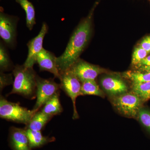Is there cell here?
<instances>
[{"label":"cell","mask_w":150,"mask_h":150,"mask_svg":"<svg viewBox=\"0 0 150 150\" xmlns=\"http://www.w3.org/2000/svg\"><path fill=\"white\" fill-rule=\"evenodd\" d=\"M97 5V3H96L88 16L81 21L73 33L64 52L57 57L56 64L60 74L68 71L79 60L87 45L91 36L93 16Z\"/></svg>","instance_id":"obj_1"},{"label":"cell","mask_w":150,"mask_h":150,"mask_svg":"<svg viewBox=\"0 0 150 150\" xmlns=\"http://www.w3.org/2000/svg\"><path fill=\"white\" fill-rule=\"evenodd\" d=\"M13 83L11 91L8 95L17 94L28 99L36 97V75L33 68L24 65H16L13 69Z\"/></svg>","instance_id":"obj_2"},{"label":"cell","mask_w":150,"mask_h":150,"mask_svg":"<svg viewBox=\"0 0 150 150\" xmlns=\"http://www.w3.org/2000/svg\"><path fill=\"white\" fill-rule=\"evenodd\" d=\"M37 111L28 110L19 103L10 102L1 96L0 117L2 119L27 125Z\"/></svg>","instance_id":"obj_3"},{"label":"cell","mask_w":150,"mask_h":150,"mask_svg":"<svg viewBox=\"0 0 150 150\" xmlns=\"http://www.w3.org/2000/svg\"><path fill=\"white\" fill-rule=\"evenodd\" d=\"M142 100L134 93H126L115 97L112 103L121 113L129 117L138 116Z\"/></svg>","instance_id":"obj_4"},{"label":"cell","mask_w":150,"mask_h":150,"mask_svg":"<svg viewBox=\"0 0 150 150\" xmlns=\"http://www.w3.org/2000/svg\"><path fill=\"white\" fill-rule=\"evenodd\" d=\"M59 80L60 88L64 91L72 101L74 108L73 119H77L79 116L76 108V99L78 96L81 95L82 83L78 78L69 70L62 73Z\"/></svg>","instance_id":"obj_5"},{"label":"cell","mask_w":150,"mask_h":150,"mask_svg":"<svg viewBox=\"0 0 150 150\" xmlns=\"http://www.w3.org/2000/svg\"><path fill=\"white\" fill-rule=\"evenodd\" d=\"M60 84L56 83L52 79H42L36 77V101L33 110L38 111L47 100L55 94L60 91Z\"/></svg>","instance_id":"obj_6"},{"label":"cell","mask_w":150,"mask_h":150,"mask_svg":"<svg viewBox=\"0 0 150 150\" xmlns=\"http://www.w3.org/2000/svg\"><path fill=\"white\" fill-rule=\"evenodd\" d=\"M68 70L75 75L81 83L95 80L97 77L103 71L97 66L79 59Z\"/></svg>","instance_id":"obj_7"},{"label":"cell","mask_w":150,"mask_h":150,"mask_svg":"<svg viewBox=\"0 0 150 150\" xmlns=\"http://www.w3.org/2000/svg\"><path fill=\"white\" fill-rule=\"evenodd\" d=\"M48 27L46 23H43L38 35L30 40L27 44L28 54L23 65L26 67L33 68L36 63L38 55L43 49V39L48 32Z\"/></svg>","instance_id":"obj_8"},{"label":"cell","mask_w":150,"mask_h":150,"mask_svg":"<svg viewBox=\"0 0 150 150\" xmlns=\"http://www.w3.org/2000/svg\"><path fill=\"white\" fill-rule=\"evenodd\" d=\"M17 21L11 17L1 13L0 14V36L6 45L12 47L16 36Z\"/></svg>","instance_id":"obj_9"},{"label":"cell","mask_w":150,"mask_h":150,"mask_svg":"<svg viewBox=\"0 0 150 150\" xmlns=\"http://www.w3.org/2000/svg\"><path fill=\"white\" fill-rule=\"evenodd\" d=\"M57 57L52 52L43 48L37 56L36 63L40 71H47L60 79L61 74L56 64Z\"/></svg>","instance_id":"obj_10"},{"label":"cell","mask_w":150,"mask_h":150,"mask_svg":"<svg viewBox=\"0 0 150 150\" xmlns=\"http://www.w3.org/2000/svg\"><path fill=\"white\" fill-rule=\"evenodd\" d=\"M8 142L12 150H32L25 129L11 127Z\"/></svg>","instance_id":"obj_11"},{"label":"cell","mask_w":150,"mask_h":150,"mask_svg":"<svg viewBox=\"0 0 150 150\" xmlns=\"http://www.w3.org/2000/svg\"><path fill=\"white\" fill-rule=\"evenodd\" d=\"M101 86L108 94L118 96L127 92L128 88L125 83L119 78L108 76L103 78Z\"/></svg>","instance_id":"obj_12"},{"label":"cell","mask_w":150,"mask_h":150,"mask_svg":"<svg viewBox=\"0 0 150 150\" xmlns=\"http://www.w3.org/2000/svg\"><path fill=\"white\" fill-rule=\"evenodd\" d=\"M31 149L41 147L47 144L56 141L54 137L43 136L40 131H35L25 128Z\"/></svg>","instance_id":"obj_13"},{"label":"cell","mask_w":150,"mask_h":150,"mask_svg":"<svg viewBox=\"0 0 150 150\" xmlns=\"http://www.w3.org/2000/svg\"><path fill=\"white\" fill-rule=\"evenodd\" d=\"M60 91L56 93L46 101L40 110L47 115L54 116L59 115L63 111L60 101Z\"/></svg>","instance_id":"obj_14"},{"label":"cell","mask_w":150,"mask_h":150,"mask_svg":"<svg viewBox=\"0 0 150 150\" xmlns=\"http://www.w3.org/2000/svg\"><path fill=\"white\" fill-rule=\"evenodd\" d=\"M54 116L43 113L40 110L37 111L33 116L25 128L35 131H40Z\"/></svg>","instance_id":"obj_15"},{"label":"cell","mask_w":150,"mask_h":150,"mask_svg":"<svg viewBox=\"0 0 150 150\" xmlns=\"http://www.w3.org/2000/svg\"><path fill=\"white\" fill-rule=\"evenodd\" d=\"M24 9L26 13V25L29 30H32L35 22V11L34 7L28 0H16Z\"/></svg>","instance_id":"obj_16"},{"label":"cell","mask_w":150,"mask_h":150,"mask_svg":"<svg viewBox=\"0 0 150 150\" xmlns=\"http://www.w3.org/2000/svg\"><path fill=\"white\" fill-rule=\"evenodd\" d=\"M81 83V95L104 96V93L99 88L95 80L86 81Z\"/></svg>","instance_id":"obj_17"},{"label":"cell","mask_w":150,"mask_h":150,"mask_svg":"<svg viewBox=\"0 0 150 150\" xmlns=\"http://www.w3.org/2000/svg\"><path fill=\"white\" fill-rule=\"evenodd\" d=\"M123 77L131 81L134 83L150 82V73L140 71H128L123 74Z\"/></svg>","instance_id":"obj_18"},{"label":"cell","mask_w":150,"mask_h":150,"mask_svg":"<svg viewBox=\"0 0 150 150\" xmlns=\"http://www.w3.org/2000/svg\"><path fill=\"white\" fill-rule=\"evenodd\" d=\"M133 83L132 92L137 95L142 101H146L150 99V82Z\"/></svg>","instance_id":"obj_19"},{"label":"cell","mask_w":150,"mask_h":150,"mask_svg":"<svg viewBox=\"0 0 150 150\" xmlns=\"http://www.w3.org/2000/svg\"><path fill=\"white\" fill-rule=\"evenodd\" d=\"M13 68V64L11 61L7 49L4 43H0V69L1 71H10Z\"/></svg>","instance_id":"obj_20"},{"label":"cell","mask_w":150,"mask_h":150,"mask_svg":"<svg viewBox=\"0 0 150 150\" xmlns=\"http://www.w3.org/2000/svg\"><path fill=\"white\" fill-rule=\"evenodd\" d=\"M149 53L139 46L135 48L132 58V64L137 66L143 59L147 56Z\"/></svg>","instance_id":"obj_21"},{"label":"cell","mask_w":150,"mask_h":150,"mask_svg":"<svg viewBox=\"0 0 150 150\" xmlns=\"http://www.w3.org/2000/svg\"><path fill=\"white\" fill-rule=\"evenodd\" d=\"M138 117L142 125L150 132V111L147 109L141 108Z\"/></svg>","instance_id":"obj_22"},{"label":"cell","mask_w":150,"mask_h":150,"mask_svg":"<svg viewBox=\"0 0 150 150\" xmlns=\"http://www.w3.org/2000/svg\"><path fill=\"white\" fill-rule=\"evenodd\" d=\"M13 74H6L2 71L0 74V90L1 91L3 89L7 86L13 84Z\"/></svg>","instance_id":"obj_23"},{"label":"cell","mask_w":150,"mask_h":150,"mask_svg":"<svg viewBox=\"0 0 150 150\" xmlns=\"http://www.w3.org/2000/svg\"><path fill=\"white\" fill-rule=\"evenodd\" d=\"M140 47L144 49L148 53H150V35L144 38L141 42Z\"/></svg>","instance_id":"obj_24"},{"label":"cell","mask_w":150,"mask_h":150,"mask_svg":"<svg viewBox=\"0 0 150 150\" xmlns=\"http://www.w3.org/2000/svg\"><path fill=\"white\" fill-rule=\"evenodd\" d=\"M150 66V55L147 56L144 59L140 62L139 64L136 66L137 68L142 67V66Z\"/></svg>","instance_id":"obj_25"},{"label":"cell","mask_w":150,"mask_h":150,"mask_svg":"<svg viewBox=\"0 0 150 150\" xmlns=\"http://www.w3.org/2000/svg\"><path fill=\"white\" fill-rule=\"evenodd\" d=\"M138 71L145 72L150 73V66H142L138 68Z\"/></svg>","instance_id":"obj_26"},{"label":"cell","mask_w":150,"mask_h":150,"mask_svg":"<svg viewBox=\"0 0 150 150\" xmlns=\"http://www.w3.org/2000/svg\"><path fill=\"white\" fill-rule=\"evenodd\" d=\"M148 1H150V0H148Z\"/></svg>","instance_id":"obj_27"}]
</instances>
